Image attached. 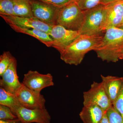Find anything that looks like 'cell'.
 <instances>
[{
  "label": "cell",
  "instance_id": "277c9868",
  "mask_svg": "<svg viewBox=\"0 0 123 123\" xmlns=\"http://www.w3.org/2000/svg\"><path fill=\"white\" fill-rule=\"evenodd\" d=\"M105 10L106 6L100 5L94 8L84 11V21L78 31L79 34H103L102 26Z\"/></svg>",
  "mask_w": 123,
  "mask_h": 123
},
{
  "label": "cell",
  "instance_id": "d4e9b609",
  "mask_svg": "<svg viewBox=\"0 0 123 123\" xmlns=\"http://www.w3.org/2000/svg\"><path fill=\"white\" fill-rule=\"evenodd\" d=\"M46 3L61 8L71 2L75 1V0H38Z\"/></svg>",
  "mask_w": 123,
  "mask_h": 123
},
{
  "label": "cell",
  "instance_id": "83f0119b",
  "mask_svg": "<svg viewBox=\"0 0 123 123\" xmlns=\"http://www.w3.org/2000/svg\"><path fill=\"white\" fill-rule=\"evenodd\" d=\"M100 123H110L108 119L106 112L104 115V116H103V118L101 120Z\"/></svg>",
  "mask_w": 123,
  "mask_h": 123
},
{
  "label": "cell",
  "instance_id": "2e32d148",
  "mask_svg": "<svg viewBox=\"0 0 123 123\" xmlns=\"http://www.w3.org/2000/svg\"><path fill=\"white\" fill-rule=\"evenodd\" d=\"M9 26L16 32L31 36L38 40L47 47H52L53 39L48 33L37 29H24L13 25Z\"/></svg>",
  "mask_w": 123,
  "mask_h": 123
},
{
  "label": "cell",
  "instance_id": "cb8c5ba5",
  "mask_svg": "<svg viewBox=\"0 0 123 123\" xmlns=\"http://www.w3.org/2000/svg\"><path fill=\"white\" fill-rule=\"evenodd\" d=\"M112 106L115 110L123 117V84L120 92Z\"/></svg>",
  "mask_w": 123,
  "mask_h": 123
},
{
  "label": "cell",
  "instance_id": "7402d4cb",
  "mask_svg": "<svg viewBox=\"0 0 123 123\" xmlns=\"http://www.w3.org/2000/svg\"><path fill=\"white\" fill-rule=\"evenodd\" d=\"M110 123H123V117L115 110L113 106L106 111Z\"/></svg>",
  "mask_w": 123,
  "mask_h": 123
},
{
  "label": "cell",
  "instance_id": "6da1fadb",
  "mask_svg": "<svg viewBox=\"0 0 123 123\" xmlns=\"http://www.w3.org/2000/svg\"><path fill=\"white\" fill-rule=\"evenodd\" d=\"M103 36L80 35L60 52L61 59L66 64L71 65L80 64L86 53L94 51L101 44Z\"/></svg>",
  "mask_w": 123,
  "mask_h": 123
},
{
  "label": "cell",
  "instance_id": "8fae6325",
  "mask_svg": "<svg viewBox=\"0 0 123 123\" xmlns=\"http://www.w3.org/2000/svg\"><path fill=\"white\" fill-rule=\"evenodd\" d=\"M7 24L24 29H37L49 34L52 25L43 22L34 17H23L16 15H0Z\"/></svg>",
  "mask_w": 123,
  "mask_h": 123
},
{
  "label": "cell",
  "instance_id": "30bf717a",
  "mask_svg": "<svg viewBox=\"0 0 123 123\" xmlns=\"http://www.w3.org/2000/svg\"><path fill=\"white\" fill-rule=\"evenodd\" d=\"M15 114L21 123H50V115L46 108L31 109L21 106Z\"/></svg>",
  "mask_w": 123,
  "mask_h": 123
},
{
  "label": "cell",
  "instance_id": "ffe728a7",
  "mask_svg": "<svg viewBox=\"0 0 123 123\" xmlns=\"http://www.w3.org/2000/svg\"><path fill=\"white\" fill-rule=\"evenodd\" d=\"M0 15H15L13 0H0Z\"/></svg>",
  "mask_w": 123,
  "mask_h": 123
},
{
  "label": "cell",
  "instance_id": "603a6c76",
  "mask_svg": "<svg viewBox=\"0 0 123 123\" xmlns=\"http://www.w3.org/2000/svg\"><path fill=\"white\" fill-rule=\"evenodd\" d=\"M18 119L17 117L9 108L0 105V120H13Z\"/></svg>",
  "mask_w": 123,
  "mask_h": 123
},
{
  "label": "cell",
  "instance_id": "9a60e30c",
  "mask_svg": "<svg viewBox=\"0 0 123 123\" xmlns=\"http://www.w3.org/2000/svg\"><path fill=\"white\" fill-rule=\"evenodd\" d=\"M106 111L95 105H84L79 114L83 123H100Z\"/></svg>",
  "mask_w": 123,
  "mask_h": 123
},
{
  "label": "cell",
  "instance_id": "5b68a950",
  "mask_svg": "<svg viewBox=\"0 0 123 123\" xmlns=\"http://www.w3.org/2000/svg\"><path fill=\"white\" fill-rule=\"evenodd\" d=\"M83 105H95L106 111L112 104L106 93L102 82H93L90 89L83 93Z\"/></svg>",
  "mask_w": 123,
  "mask_h": 123
},
{
  "label": "cell",
  "instance_id": "484cf974",
  "mask_svg": "<svg viewBox=\"0 0 123 123\" xmlns=\"http://www.w3.org/2000/svg\"><path fill=\"white\" fill-rule=\"evenodd\" d=\"M123 0H101V4L106 6Z\"/></svg>",
  "mask_w": 123,
  "mask_h": 123
},
{
  "label": "cell",
  "instance_id": "ba28073f",
  "mask_svg": "<svg viewBox=\"0 0 123 123\" xmlns=\"http://www.w3.org/2000/svg\"><path fill=\"white\" fill-rule=\"evenodd\" d=\"M49 35L53 39L52 47L59 53L80 35L77 31L68 30L59 25H52Z\"/></svg>",
  "mask_w": 123,
  "mask_h": 123
},
{
  "label": "cell",
  "instance_id": "9c48e42d",
  "mask_svg": "<svg viewBox=\"0 0 123 123\" xmlns=\"http://www.w3.org/2000/svg\"><path fill=\"white\" fill-rule=\"evenodd\" d=\"M22 83L32 90L40 92L44 88L54 85L53 76L50 74H42L31 70L24 74Z\"/></svg>",
  "mask_w": 123,
  "mask_h": 123
},
{
  "label": "cell",
  "instance_id": "3957f363",
  "mask_svg": "<svg viewBox=\"0 0 123 123\" xmlns=\"http://www.w3.org/2000/svg\"><path fill=\"white\" fill-rule=\"evenodd\" d=\"M84 11L73 1L60 8L56 25H60L66 29L78 31L84 21Z\"/></svg>",
  "mask_w": 123,
  "mask_h": 123
},
{
  "label": "cell",
  "instance_id": "d6986e66",
  "mask_svg": "<svg viewBox=\"0 0 123 123\" xmlns=\"http://www.w3.org/2000/svg\"><path fill=\"white\" fill-rule=\"evenodd\" d=\"M15 57L9 51H5L0 56V76L7 70Z\"/></svg>",
  "mask_w": 123,
  "mask_h": 123
},
{
  "label": "cell",
  "instance_id": "4316f807",
  "mask_svg": "<svg viewBox=\"0 0 123 123\" xmlns=\"http://www.w3.org/2000/svg\"><path fill=\"white\" fill-rule=\"evenodd\" d=\"M0 123H21L18 119L13 120H0Z\"/></svg>",
  "mask_w": 123,
  "mask_h": 123
},
{
  "label": "cell",
  "instance_id": "7c38bea8",
  "mask_svg": "<svg viewBox=\"0 0 123 123\" xmlns=\"http://www.w3.org/2000/svg\"><path fill=\"white\" fill-rule=\"evenodd\" d=\"M105 6V12L102 26L103 33L109 28L119 27L123 19V0Z\"/></svg>",
  "mask_w": 123,
  "mask_h": 123
},
{
  "label": "cell",
  "instance_id": "7a4b0ae2",
  "mask_svg": "<svg viewBox=\"0 0 123 123\" xmlns=\"http://www.w3.org/2000/svg\"><path fill=\"white\" fill-rule=\"evenodd\" d=\"M123 50V29L111 27L104 35L101 44L94 51L103 61L116 62Z\"/></svg>",
  "mask_w": 123,
  "mask_h": 123
},
{
  "label": "cell",
  "instance_id": "e0dca14e",
  "mask_svg": "<svg viewBox=\"0 0 123 123\" xmlns=\"http://www.w3.org/2000/svg\"><path fill=\"white\" fill-rule=\"evenodd\" d=\"M0 105L9 108L14 114L17 110L22 106L15 94L7 92L1 87H0Z\"/></svg>",
  "mask_w": 123,
  "mask_h": 123
},
{
  "label": "cell",
  "instance_id": "ac0fdd59",
  "mask_svg": "<svg viewBox=\"0 0 123 123\" xmlns=\"http://www.w3.org/2000/svg\"><path fill=\"white\" fill-rule=\"evenodd\" d=\"M30 0H13L15 15L23 17H33Z\"/></svg>",
  "mask_w": 123,
  "mask_h": 123
},
{
  "label": "cell",
  "instance_id": "8992f818",
  "mask_svg": "<svg viewBox=\"0 0 123 123\" xmlns=\"http://www.w3.org/2000/svg\"><path fill=\"white\" fill-rule=\"evenodd\" d=\"M33 17L48 25H56L60 7L38 0H30Z\"/></svg>",
  "mask_w": 123,
  "mask_h": 123
},
{
  "label": "cell",
  "instance_id": "5bb4252c",
  "mask_svg": "<svg viewBox=\"0 0 123 123\" xmlns=\"http://www.w3.org/2000/svg\"><path fill=\"white\" fill-rule=\"evenodd\" d=\"M101 82L112 105L122 88L123 77L102 75H101Z\"/></svg>",
  "mask_w": 123,
  "mask_h": 123
},
{
  "label": "cell",
  "instance_id": "52a82bcc",
  "mask_svg": "<svg viewBox=\"0 0 123 123\" xmlns=\"http://www.w3.org/2000/svg\"><path fill=\"white\" fill-rule=\"evenodd\" d=\"M15 94L24 107L31 109L46 108V99L40 92L32 90L22 83Z\"/></svg>",
  "mask_w": 123,
  "mask_h": 123
},
{
  "label": "cell",
  "instance_id": "4fadbf2b",
  "mask_svg": "<svg viewBox=\"0 0 123 123\" xmlns=\"http://www.w3.org/2000/svg\"><path fill=\"white\" fill-rule=\"evenodd\" d=\"M17 66V61L15 58L1 76V78L0 79V87L14 94L22 84L18 79Z\"/></svg>",
  "mask_w": 123,
  "mask_h": 123
},
{
  "label": "cell",
  "instance_id": "44dd1931",
  "mask_svg": "<svg viewBox=\"0 0 123 123\" xmlns=\"http://www.w3.org/2000/svg\"><path fill=\"white\" fill-rule=\"evenodd\" d=\"M101 0H75V2L82 11L94 8L101 4Z\"/></svg>",
  "mask_w": 123,
  "mask_h": 123
},
{
  "label": "cell",
  "instance_id": "f546056e",
  "mask_svg": "<svg viewBox=\"0 0 123 123\" xmlns=\"http://www.w3.org/2000/svg\"><path fill=\"white\" fill-rule=\"evenodd\" d=\"M119 28L123 29V21H122V23H121V25H120V26L119 27Z\"/></svg>",
  "mask_w": 123,
  "mask_h": 123
},
{
  "label": "cell",
  "instance_id": "f1b7e54d",
  "mask_svg": "<svg viewBox=\"0 0 123 123\" xmlns=\"http://www.w3.org/2000/svg\"><path fill=\"white\" fill-rule=\"evenodd\" d=\"M119 60H123V50L122 52L120 53L119 56Z\"/></svg>",
  "mask_w": 123,
  "mask_h": 123
}]
</instances>
